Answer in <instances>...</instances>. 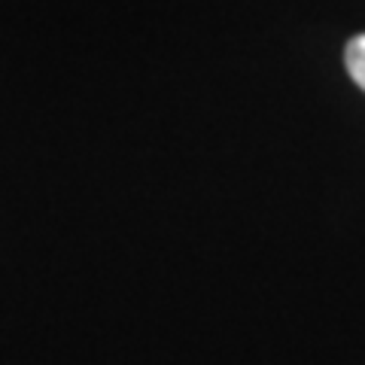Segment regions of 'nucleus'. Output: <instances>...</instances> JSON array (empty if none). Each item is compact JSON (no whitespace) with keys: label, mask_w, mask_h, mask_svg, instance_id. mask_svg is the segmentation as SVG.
I'll return each instance as SVG.
<instances>
[{"label":"nucleus","mask_w":365,"mask_h":365,"mask_svg":"<svg viewBox=\"0 0 365 365\" xmlns=\"http://www.w3.org/2000/svg\"><path fill=\"white\" fill-rule=\"evenodd\" d=\"M344 64L347 71L353 76V83H356L362 91H365V34H359V37H353L347 43L344 49Z\"/></svg>","instance_id":"nucleus-1"}]
</instances>
